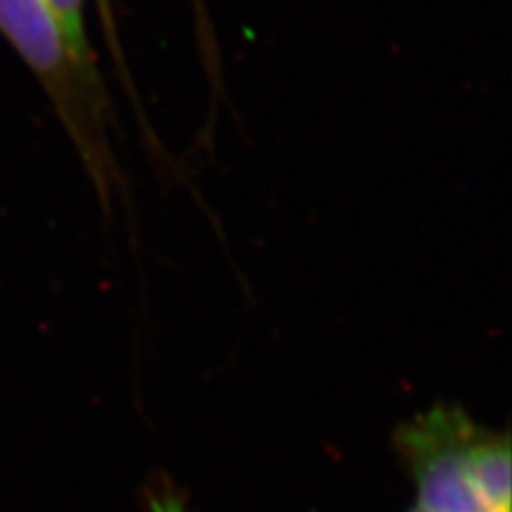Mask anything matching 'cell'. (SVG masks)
Instances as JSON below:
<instances>
[{
	"instance_id": "6da1fadb",
	"label": "cell",
	"mask_w": 512,
	"mask_h": 512,
	"mask_svg": "<svg viewBox=\"0 0 512 512\" xmlns=\"http://www.w3.org/2000/svg\"><path fill=\"white\" fill-rule=\"evenodd\" d=\"M395 442L429 512H510V438L461 408L436 406L397 429Z\"/></svg>"
},
{
	"instance_id": "3957f363",
	"label": "cell",
	"mask_w": 512,
	"mask_h": 512,
	"mask_svg": "<svg viewBox=\"0 0 512 512\" xmlns=\"http://www.w3.org/2000/svg\"><path fill=\"white\" fill-rule=\"evenodd\" d=\"M54 11L58 26L79 69L88 67V43L84 32V0H45Z\"/></svg>"
},
{
	"instance_id": "7a4b0ae2",
	"label": "cell",
	"mask_w": 512,
	"mask_h": 512,
	"mask_svg": "<svg viewBox=\"0 0 512 512\" xmlns=\"http://www.w3.org/2000/svg\"><path fill=\"white\" fill-rule=\"evenodd\" d=\"M0 32L47 82L60 84L71 67L79 69L45 0H0Z\"/></svg>"
},
{
	"instance_id": "277c9868",
	"label": "cell",
	"mask_w": 512,
	"mask_h": 512,
	"mask_svg": "<svg viewBox=\"0 0 512 512\" xmlns=\"http://www.w3.org/2000/svg\"><path fill=\"white\" fill-rule=\"evenodd\" d=\"M410 512H429V510H425V508H421V506H416V508L410 510Z\"/></svg>"
}]
</instances>
